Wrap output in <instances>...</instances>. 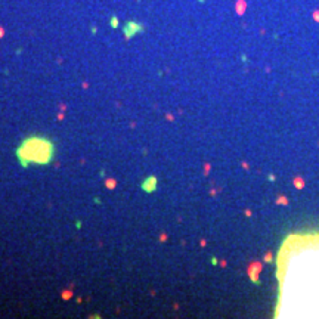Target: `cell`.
I'll return each mask as SVG.
<instances>
[{
	"mask_svg": "<svg viewBox=\"0 0 319 319\" xmlns=\"http://www.w3.org/2000/svg\"><path fill=\"white\" fill-rule=\"evenodd\" d=\"M278 318H319V234L288 236L278 256Z\"/></svg>",
	"mask_w": 319,
	"mask_h": 319,
	"instance_id": "cell-1",
	"label": "cell"
},
{
	"mask_svg": "<svg viewBox=\"0 0 319 319\" xmlns=\"http://www.w3.org/2000/svg\"><path fill=\"white\" fill-rule=\"evenodd\" d=\"M55 143L46 136H28L17 148L18 161L22 167L30 164H49L55 157Z\"/></svg>",
	"mask_w": 319,
	"mask_h": 319,
	"instance_id": "cell-2",
	"label": "cell"
},
{
	"mask_svg": "<svg viewBox=\"0 0 319 319\" xmlns=\"http://www.w3.org/2000/svg\"><path fill=\"white\" fill-rule=\"evenodd\" d=\"M145 27L141 24V22H136V21H127L124 27H123V34L126 37V40H130L133 39L136 34H141L143 33Z\"/></svg>",
	"mask_w": 319,
	"mask_h": 319,
	"instance_id": "cell-3",
	"label": "cell"
},
{
	"mask_svg": "<svg viewBox=\"0 0 319 319\" xmlns=\"http://www.w3.org/2000/svg\"><path fill=\"white\" fill-rule=\"evenodd\" d=\"M157 186H158V179L155 176H148L142 183H141V188L142 191H145L146 193H152L157 191Z\"/></svg>",
	"mask_w": 319,
	"mask_h": 319,
	"instance_id": "cell-4",
	"label": "cell"
},
{
	"mask_svg": "<svg viewBox=\"0 0 319 319\" xmlns=\"http://www.w3.org/2000/svg\"><path fill=\"white\" fill-rule=\"evenodd\" d=\"M109 25H111V28H118V18L115 17V15H112L111 17V19H109Z\"/></svg>",
	"mask_w": 319,
	"mask_h": 319,
	"instance_id": "cell-5",
	"label": "cell"
},
{
	"mask_svg": "<svg viewBox=\"0 0 319 319\" xmlns=\"http://www.w3.org/2000/svg\"><path fill=\"white\" fill-rule=\"evenodd\" d=\"M107 186H108V188H114V186H115V182H114V180H108V182H107Z\"/></svg>",
	"mask_w": 319,
	"mask_h": 319,
	"instance_id": "cell-6",
	"label": "cell"
},
{
	"mask_svg": "<svg viewBox=\"0 0 319 319\" xmlns=\"http://www.w3.org/2000/svg\"><path fill=\"white\" fill-rule=\"evenodd\" d=\"M3 34H5V31H3V28H0V37H3Z\"/></svg>",
	"mask_w": 319,
	"mask_h": 319,
	"instance_id": "cell-7",
	"label": "cell"
},
{
	"mask_svg": "<svg viewBox=\"0 0 319 319\" xmlns=\"http://www.w3.org/2000/svg\"><path fill=\"white\" fill-rule=\"evenodd\" d=\"M198 2H204V0H198Z\"/></svg>",
	"mask_w": 319,
	"mask_h": 319,
	"instance_id": "cell-8",
	"label": "cell"
}]
</instances>
